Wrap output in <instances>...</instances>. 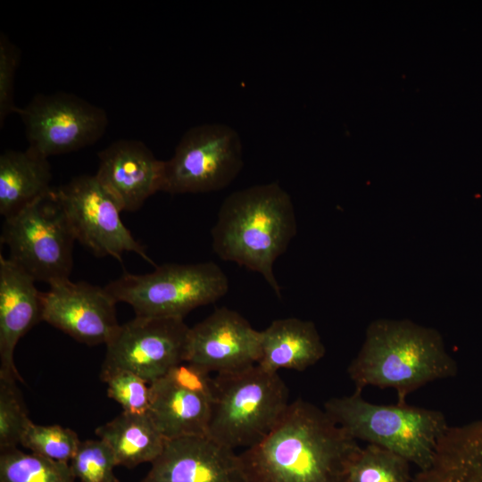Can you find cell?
<instances>
[{
    "mask_svg": "<svg viewBox=\"0 0 482 482\" xmlns=\"http://www.w3.org/2000/svg\"><path fill=\"white\" fill-rule=\"evenodd\" d=\"M361 448L324 409L297 399L274 429L240 456L250 482H346Z\"/></svg>",
    "mask_w": 482,
    "mask_h": 482,
    "instance_id": "1",
    "label": "cell"
},
{
    "mask_svg": "<svg viewBox=\"0 0 482 482\" xmlns=\"http://www.w3.org/2000/svg\"><path fill=\"white\" fill-rule=\"evenodd\" d=\"M297 233L290 195L278 183L252 186L229 195L211 231L218 257L260 274L280 297L274 263Z\"/></svg>",
    "mask_w": 482,
    "mask_h": 482,
    "instance_id": "2",
    "label": "cell"
},
{
    "mask_svg": "<svg viewBox=\"0 0 482 482\" xmlns=\"http://www.w3.org/2000/svg\"><path fill=\"white\" fill-rule=\"evenodd\" d=\"M456 372V362L447 353L442 335L405 319L371 321L347 368L355 390L393 388L400 403H407L408 395L423 386Z\"/></svg>",
    "mask_w": 482,
    "mask_h": 482,
    "instance_id": "3",
    "label": "cell"
},
{
    "mask_svg": "<svg viewBox=\"0 0 482 482\" xmlns=\"http://www.w3.org/2000/svg\"><path fill=\"white\" fill-rule=\"evenodd\" d=\"M362 391L332 397L324 411L352 437L391 451L420 470L432 462L439 439L448 428L444 413L407 403L377 404Z\"/></svg>",
    "mask_w": 482,
    "mask_h": 482,
    "instance_id": "4",
    "label": "cell"
},
{
    "mask_svg": "<svg viewBox=\"0 0 482 482\" xmlns=\"http://www.w3.org/2000/svg\"><path fill=\"white\" fill-rule=\"evenodd\" d=\"M289 404L288 389L278 372L256 364L216 374L207 436L234 450L250 448L274 429Z\"/></svg>",
    "mask_w": 482,
    "mask_h": 482,
    "instance_id": "5",
    "label": "cell"
},
{
    "mask_svg": "<svg viewBox=\"0 0 482 482\" xmlns=\"http://www.w3.org/2000/svg\"><path fill=\"white\" fill-rule=\"evenodd\" d=\"M119 303L129 304L136 316L183 319L194 309L224 296L229 278L213 262L164 263L145 274L124 272L105 287Z\"/></svg>",
    "mask_w": 482,
    "mask_h": 482,
    "instance_id": "6",
    "label": "cell"
},
{
    "mask_svg": "<svg viewBox=\"0 0 482 482\" xmlns=\"http://www.w3.org/2000/svg\"><path fill=\"white\" fill-rule=\"evenodd\" d=\"M0 240L9 259L36 281L50 285L70 278L76 239L54 188L5 218Z\"/></svg>",
    "mask_w": 482,
    "mask_h": 482,
    "instance_id": "7",
    "label": "cell"
},
{
    "mask_svg": "<svg viewBox=\"0 0 482 482\" xmlns=\"http://www.w3.org/2000/svg\"><path fill=\"white\" fill-rule=\"evenodd\" d=\"M240 136L230 126L206 123L182 136L174 154L164 161L162 191L197 194L228 187L243 168Z\"/></svg>",
    "mask_w": 482,
    "mask_h": 482,
    "instance_id": "8",
    "label": "cell"
},
{
    "mask_svg": "<svg viewBox=\"0 0 482 482\" xmlns=\"http://www.w3.org/2000/svg\"><path fill=\"white\" fill-rule=\"evenodd\" d=\"M54 191L75 239L95 256L121 261L124 253L133 252L156 266L123 224L121 208L95 175L74 177Z\"/></svg>",
    "mask_w": 482,
    "mask_h": 482,
    "instance_id": "9",
    "label": "cell"
},
{
    "mask_svg": "<svg viewBox=\"0 0 482 482\" xmlns=\"http://www.w3.org/2000/svg\"><path fill=\"white\" fill-rule=\"evenodd\" d=\"M18 114L28 148L46 158L93 145L108 125L104 109L66 92L37 95Z\"/></svg>",
    "mask_w": 482,
    "mask_h": 482,
    "instance_id": "10",
    "label": "cell"
},
{
    "mask_svg": "<svg viewBox=\"0 0 482 482\" xmlns=\"http://www.w3.org/2000/svg\"><path fill=\"white\" fill-rule=\"evenodd\" d=\"M189 328L183 319L135 316L106 345L100 376L133 372L149 384L185 360Z\"/></svg>",
    "mask_w": 482,
    "mask_h": 482,
    "instance_id": "11",
    "label": "cell"
},
{
    "mask_svg": "<svg viewBox=\"0 0 482 482\" xmlns=\"http://www.w3.org/2000/svg\"><path fill=\"white\" fill-rule=\"evenodd\" d=\"M41 303L42 320L87 345H106L120 326L117 302L105 287L86 281H55L42 292Z\"/></svg>",
    "mask_w": 482,
    "mask_h": 482,
    "instance_id": "12",
    "label": "cell"
},
{
    "mask_svg": "<svg viewBox=\"0 0 482 482\" xmlns=\"http://www.w3.org/2000/svg\"><path fill=\"white\" fill-rule=\"evenodd\" d=\"M261 356V331L228 307L214 310L189 328L184 362L207 372L228 374L256 365Z\"/></svg>",
    "mask_w": 482,
    "mask_h": 482,
    "instance_id": "13",
    "label": "cell"
},
{
    "mask_svg": "<svg viewBox=\"0 0 482 482\" xmlns=\"http://www.w3.org/2000/svg\"><path fill=\"white\" fill-rule=\"evenodd\" d=\"M140 482H250L240 454L207 436L168 440Z\"/></svg>",
    "mask_w": 482,
    "mask_h": 482,
    "instance_id": "14",
    "label": "cell"
},
{
    "mask_svg": "<svg viewBox=\"0 0 482 482\" xmlns=\"http://www.w3.org/2000/svg\"><path fill=\"white\" fill-rule=\"evenodd\" d=\"M95 175L122 212H134L163 184L164 161L157 159L143 142L121 139L97 154Z\"/></svg>",
    "mask_w": 482,
    "mask_h": 482,
    "instance_id": "15",
    "label": "cell"
},
{
    "mask_svg": "<svg viewBox=\"0 0 482 482\" xmlns=\"http://www.w3.org/2000/svg\"><path fill=\"white\" fill-rule=\"evenodd\" d=\"M36 280L0 255V378L22 381L13 361L20 339L42 320L41 294Z\"/></svg>",
    "mask_w": 482,
    "mask_h": 482,
    "instance_id": "16",
    "label": "cell"
},
{
    "mask_svg": "<svg viewBox=\"0 0 482 482\" xmlns=\"http://www.w3.org/2000/svg\"><path fill=\"white\" fill-rule=\"evenodd\" d=\"M325 345L311 320L299 318L274 320L261 331V356L258 365L278 372L281 369L303 371L320 361Z\"/></svg>",
    "mask_w": 482,
    "mask_h": 482,
    "instance_id": "17",
    "label": "cell"
},
{
    "mask_svg": "<svg viewBox=\"0 0 482 482\" xmlns=\"http://www.w3.org/2000/svg\"><path fill=\"white\" fill-rule=\"evenodd\" d=\"M150 389L148 415L167 441L207 436L212 398L181 388L165 377L151 383Z\"/></svg>",
    "mask_w": 482,
    "mask_h": 482,
    "instance_id": "18",
    "label": "cell"
},
{
    "mask_svg": "<svg viewBox=\"0 0 482 482\" xmlns=\"http://www.w3.org/2000/svg\"><path fill=\"white\" fill-rule=\"evenodd\" d=\"M48 158L27 148L0 155V214L8 218L54 188Z\"/></svg>",
    "mask_w": 482,
    "mask_h": 482,
    "instance_id": "19",
    "label": "cell"
},
{
    "mask_svg": "<svg viewBox=\"0 0 482 482\" xmlns=\"http://www.w3.org/2000/svg\"><path fill=\"white\" fill-rule=\"evenodd\" d=\"M97 436L112 450L118 466L134 468L152 463L162 452L167 440L148 413L122 411L96 429Z\"/></svg>",
    "mask_w": 482,
    "mask_h": 482,
    "instance_id": "20",
    "label": "cell"
},
{
    "mask_svg": "<svg viewBox=\"0 0 482 482\" xmlns=\"http://www.w3.org/2000/svg\"><path fill=\"white\" fill-rule=\"evenodd\" d=\"M69 464L18 447L0 450V482H76Z\"/></svg>",
    "mask_w": 482,
    "mask_h": 482,
    "instance_id": "21",
    "label": "cell"
},
{
    "mask_svg": "<svg viewBox=\"0 0 482 482\" xmlns=\"http://www.w3.org/2000/svg\"><path fill=\"white\" fill-rule=\"evenodd\" d=\"M410 464L391 451L368 444L352 461L346 482H412Z\"/></svg>",
    "mask_w": 482,
    "mask_h": 482,
    "instance_id": "22",
    "label": "cell"
},
{
    "mask_svg": "<svg viewBox=\"0 0 482 482\" xmlns=\"http://www.w3.org/2000/svg\"><path fill=\"white\" fill-rule=\"evenodd\" d=\"M80 442L76 432L69 428L31 422L22 436L21 445L38 456L69 464Z\"/></svg>",
    "mask_w": 482,
    "mask_h": 482,
    "instance_id": "23",
    "label": "cell"
},
{
    "mask_svg": "<svg viewBox=\"0 0 482 482\" xmlns=\"http://www.w3.org/2000/svg\"><path fill=\"white\" fill-rule=\"evenodd\" d=\"M69 466L79 482H118L113 471L118 466L114 453L100 438L81 441Z\"/></svg>",
    "mask_w": 482,
    "mask_h": 482,
    "instance_id": "24",
    "label": "cell"
},
{
    "mask_svg": "<svg viewBox=\"0 0 482 482\" xmlns=\"http://www.w3.org/2000/svg\"><path fill=\"white\" fill-rule=\"evenodd\" d=\"M17 382L0 378V450L18 447L32 422Z\"/></svg>",
    "mask_w": 482,
    "mask_h": 482,
    "instance_id": "25",
    "label": "cell"
},
{
    "mask_svg": "<svg viewBox=\"0 0 482 482\" xmlns=\"http://www.w3.org/2000/svg\"><path fill=\"white\" fill-rule=\"evenodd\" d=\"M100 378L107 385L108 396L121 406L122 411L148 413L151 389L145 379L128 370L111 372Z\"/></svg>",
    "mask_w": 482,
    "mask_h": 482,
    "instance_id": "26",
    "label": "cell"
},
{
    "mask_svg": "<svg viewBox=\"0 0 482 482\" xmlns=\"http://www.w3.org/2000/svg\"><path fill=\"white\" fill-rule=\"evenodd\" d=\"M21 52L4 34H0V124L4 126L8 115L18 113L14 103V78Z\"/></svg>",
    "mask_w": 482,
    "mask_h": 482,
    "instance_id": "27",
    "label": "cell"
},
{
    "mask_svg": "<svg viewBox=\"0 0 482 482\" xmlns=\"http://www.w3.org/2000/svg\"><path fill=\"white\" fill-rule=\"evenodd\" d=\"M164 377L181 388L213 398V378L196 365L183 362Z\"/></svg>",
    "mask_w": 482,
    "mask_h": 482,
    "instance_id": "28",
    "label": "cell"
},
{
    "mask_svg": "<svg viewBox=\"0 0 482 482\" xmlns=\"http://www.w3.org/2000/svg\"><path fill=\"white\" fill-rule=\"evenodd\" d=\"M468 482H482V456L475 467Z\"/></svg>",
    "mask_w": 482,
    "mask_h": 482,
    "instance_id": "29",
    "label": "cell"
}]
</instances>
